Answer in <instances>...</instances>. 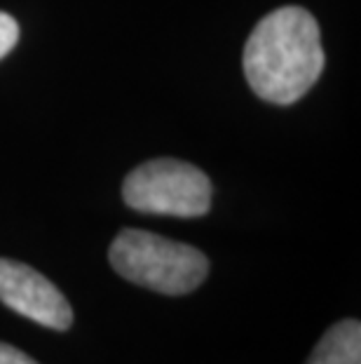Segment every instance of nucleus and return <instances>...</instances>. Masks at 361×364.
Returning a JSON list of instances; mask_svg holds the SVG:
<instances>
[{
    "label": "nucleus",
    "instance_id": "1",
    "mask_svg": "<svg viewBox=\"0 0 361 364\" xmlns=\"http://www.w3.org/2000/svg\"><path fill=\"white\" fill-rule=\"evenodd\" d=\"M324 71L319 24L303 7L270 12L251 31L244 48V73L260 99L294 104L305 97Z\"/></svg>",
    "mask_w": 361,
    "mask_h": 364
},
{
    "label": "nucleus",
    "instance_id": "2",
    "mask_svg": "<svg viewBox=\"0 0 361 364\" xmlns=\"http://www.w3.org/2000/svg\"><path fill=\"white\" fill-rule=\"evenodd\" d=\"M109 261L125 280L167 296L195 291L209 273V261L195 247L136 228L120 230Z\"/></svg>",
    "mask_w": 361,
    "mask_h": 364
},
{
    "label": "nucleus",
    "instance_id": "3",
    "mask_svg": "<svg viewBox=\"0 0 361 364\" xmlns=\"http://www.w3.org/2000/svg\"><path fill=\"white\" fill-rule=\"evenodd\" d=\"M211 181L190 162L160 158L143 162L122 183L125 203L145 214L195 219L211 209Z\"/></svg>",
    "mask_w": 361,
    "mask_h": 364
},
{
    "label": "nucleus",
    "instance_id": "4",
    "mask_svg": "<svg viewBox=\"0 0 361 364\" xmlns=\"http://www.w3.org/2000/svg\"><path fill=\"white\" fill-rule=\"evenodd\" d=\"M0 301L43 327L66 331L73 324L71 304L64 294L26 263L0 259Z\"/></svg>",
    "mask_w": 361,
    "mask_h": 364
},
{
    "label": "nucleus",
    "instance_id": "5",
    "mask_svg": "<svg viewBox=\"0 0 361 364\" xmlns=\"http://www.w3.org/2000/svg\"><path fill=\"white\" fill-rule=\"evenodd\" d=\"M305 364H361L359 320H340L328 327Z\"/></svg>",
    "mask_w": 361,
    "mask_h": 364
},
{
    "label": "nucleus",
    "instance_id": "6",
    "mask_svg": "<svg viewBox=\"0 0 361 364\" xmlns=\"http://www.w3.org/2000/svg\"><path fill=\"white\" fill-rule=\"evenodd\" d=\"M19 43V24L7 12H0V59L14 50Z\"/></svg>",
    "mask_w": 361,
    "mask_h": 364
},
{
    "label": "nucleus",
    "instance_id": "7",
    "mask_svg": "<svg viewBox=\"0 0 361 364\" xmlns=\"http://www.w3.org/2000/svg\"><path fill=\"white\" fill-rule=\"evenodd\" d=\"M0 364H38L33 358H28L26 353H21L19 348L7 346L0 341Z\"/></svg>",
    "mask_w": 361,
    "mask_h": 364
}]
</instances>
